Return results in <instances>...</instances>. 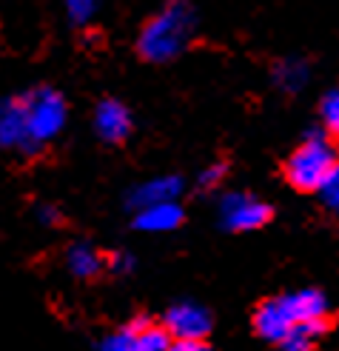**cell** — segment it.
<instances>
[{"label": "cell", "mask_w": 339, "mask_h": 351, "mask_svg": "<svg viewBox=\"0 0 339 351\" xmlns=\"http://www.w3.org/2000/svg\"><path fill=\"white\" fill-rule=\"evenodd\" d=\"M285 311L291 314L294 323H311V320H325V311H328V300L323 291L316 289H302L294 294H285L279 297Z\"/></svg>", "instance_id": "cell-10"}, {"label": "cell", "mask_w": 339, "mask_h": 351, "mask_svg": "<svg viewBox=\"0 0 339 351\" xmlns=\"http://www.w3.org/2000/svg\"><path fill=\"white\" fill-rule=\"evenodd\" d=\"M100 351H131V337L126 328L114 331V335H109L103 343H100Z\"/></svg>", "instance_id": "cell-21"}, {"label": "cell", "mask_w": 339, "mask_h": 351, "mask_svg": "<svg viewBox=\"0 0 339 351\" xmlns=\"http://www.w3.org/2000/svg\"><path fill=\"white\" fill-rule=\"evenodd\" d=\"M134 229L140 232H174L177 226L183 223V208L177 206V200H166V203H154V206H146L134 212Z\"/></svg>", "instance_id": "cell-9"}, {"label": "cell", "mask_w": 339, "mask_h": 351, "mask_svg": "<svg viewBox=\"0 0 339 351\" xmlns=\"http://www.w3.org/2000/svg\"><path fill=\"white\" fill-rule=\"evenodd\" d=\"M294 326H297V323L291 320V314L285 311L282 300L262 303V306L257 308V314H254V328H257V335L265 337V340H271V343H279Z\"/></svg>", "instance_id": "cell-12"}, {"label": "cell", "mask_w": 339, "mask_h": 351, "mask_svg": "<svg viewBox=\"0 0 339 351\" xmlns=\"http://www.w3.org/2000/svg\"><path fill=\"white\" fill-rule=\"evenodd\" d=\"M183 191V180L168 174V178H154L149 183L137 186L131 195H129V208L140 212L146 206H154V203H166V200H177Z\"/></svg>", "instance_id": "cell-11"}, {"label": "cell", "mask_w": 339, "mask_h": 351, "mask_svg": "<svg viewBox=\"0 0 339 351\" xmlns=\"http://www.w3.org/2000/svg\"><path fill=\"white\" fill-rule=\"evenodd\" d=\"M308 77H311V69L302 58H285L274 66V83L282 92H299L308 83Z\"/></svg>", "instance_id": "cell-14"}, {"label": "cell", "mask_w": 339, "mask_h": 351, "mask_svg": "<svg viewBox=\"0 0 339 351\" xmlns=\"http://www.w3.org/2000/svg\"><path fill=\"white\" fill-rule=\"evenodd\" d=\"M325 331V320L297 323L288 335L279 340V351H316V340Z\"/></svg>", "instance_id": "cell-15"}, {"label": "cell", "mask_w": 339, "mask_h": 351, "mask_svg": "<svg viewBox=\"0 0 339 351\" xmlns=\"http://www.w3.org/2000/svg\"><path fill=\"white\" fill-rule=\"evenodd\" d=\"M223 178H225V163H211L203 174H200V189H217L220 183H223Z\"/></svg>", "instance_id": "cell-22"}, {"label": "cell", "mask_w": 339, "mask_h": 351, "mask_svg": "<svg viewBox=\"0 0 339 351\" xmlns=\"http://www.w3.org/2000/svg\"><path fill=\"white\" fill-rule=\"evenodd\" d=\"M66 269L77 280L95 283L105 271V254L100 249H95L92 243H75L66 249Z\"/></svg>", "instance_id": "cell-8"}, {"label": "cell", "mask_w": 339, "mask_h": 351, "mask_svg": "<svg viewBox=\"0 0 339 351\" xmlns=\"http://www.w3.org/2000/svg\"><path fill=\"white\" fill-rule=\"evenodd\" d=\"M63 6H66V17H68V23L71 26H88L97 17L100 6H103V0H63Z\"/></svg>", "instance_id": "cell-16"}, {"label": "cell", "mask_w": 339, "mask_h": 351, "mask_svg": "<svg viewBox=\"0 0 339 351\" xmlns=\"http://www.w3.org/2000/svg\"><path fill=\"white\" fill-rule=\"evenodd\" d=\"M197 32V12L188 0H166L137 34V55L149 63L177 60Z\"/></svg>", "instance_id": "cell-1"}, {"label": "cell", "mask_w": 339, "mask_h": 351, "mask_svg": "<svg viewBox=\"0 0 339 351\" xmlns=\"http://www.w3.org/2000/svg\"><path fill=\"white\" fill-rule=\"evenodd\" d=\"M105 269L112 274H129L134 269V257L126 252H114V254H105Z\"/></svg>", "instance_id": "cell-19"}, {"label": "cell", "mask_w": 339, "mask_h": 351, "mask_svg": "<svg viewBox=\"0 0 339 351\" xmlns=\"http://www.w3.org/2000/svg\"><path fill=\"white\" fill-rule=\"evenodd\" d=\"M168 351H211L203 340H174Z\"/></svg>", "instance_id": "cell-23"}, {"label": "cell", "mask_w": 339, "mask_h": 351, "mask_svg": "<svg viewBox=\"0 0 339 351\" xmlns=\"http://www.w3.org/2000/svg\"><path fill=\"white\" fill-rule=\"evenodd\" d=\"M38 217H40V223L51 226V229H60V226H68V220L63 217V212H60L58 206H51V203H40V206H38Z\"/></svg>", "instance_id": "cell-20"}, {"label": "cell", "mask_w": 339, "mask_h": 351, "mask_svg": "<svg viewBox=\"0 0 339 351\" xmlns=\"http://www.w3.org/2000/svg\"><path fill=\"white\" fill-rule=\"evenodd\" d=\"M319 117H323L325 132L339 137V86L323 97V103H319Z\"/></svg>", "instance_id": "cell-17"}, {"label": "cell", "mask_w": 339, "mask_h": 351, "mask_svg": "<svg viewBox=\"0 0 339 351\" xmlns=\"http://www.w3.org/2000/svg\"><path fill=\"white\" fill-rule=\"evenodd\" d=\"M0 149H14L29 157V126L23 95L0 97Z\"/></svg>", "instance_id": "cell-6"}, {"label": "cell", "mask_w": 339, "mask_h": 351, "mask_svg": "<svg viewBox=\"0 0 339 351\" xmlns=\"http://www.w3.org/2000/svg\"><path fill=\"white\" fill-rule=\"evenodd\" d=\"M26 100V126H29V157L40 154L55 140L68 117L66 97L51 86H34L23 92Z\"/></svg>", "instance_id": "cell-2"}, {"label": "cell", "mask_w": 339, "mask_h": 351, "mask_svg": "<svg viewBox=\"0 0 339 351\" xmlns=\"http://www.w3.org/2000/svg\"><path fill=\"white\" fill-rule=\"evenodd\" d=\"M316 191H319V197H323V203H325L328 208L339 212V160L331 166V171L325 174L323 186H319Z\"/></svg>", "instance_id": "cell-18"}, {"label": "cell", "mask_w": 339, "mask_h": 351, "mask_svg": "<svg viewBox=\"0 0 339 351\" xmlns=\"http://www.w3.org/2000/svg\"><path fill=\"white\" fill-rule=\"evenodd\" d=\"M336 163V152L331 146V140L323 134H311L308 140L294 149V154L285 163V178L297 191H316L323 186L325 174Z\"/></svg>", "instance_id": "cell-3"}, {"label": "cell", "mask_w": 339, "mask_h": 351, "mask_svg": "<svg viewBox=\"0 0 339 351\" xmlns=\"http://www.w3.org/2000/svg\"><path fill=\"white\" fill-rule=\"evenodd\" d=\"M220 217H223V226L231 232H254L271 220V208L254 195L231 191V195L220 200Z\"/></svg>", "instance_id": "cell-4"}, {"label": "cell", "mask_w": 339, "mask_h": 351, "mask_svg": "<svg viewBox=\"0 0 339 351\" xmlns=\"http://www.w3.org/2000/svg\"><path fill=\"white\" fill-rule=\"evenodd\" d=\"M95 132L103 143H112V146L126 143L134 132V117L126 103L117 97H103L95 109Z\"/></svg>", "instance_id": "cell-5"}, {"label": "cell", "mask_w": 339, "mask_h": 351, "mask_svg": "<svg viewBox=\"0 0 339 351\" xmlns=\"http://www.w3.org/2000/svg\"><path fill=\"white\" fill-rule=\"evenodd\" d=\"M163 326L174 340H205L211 331V314L197 303H177L168 308Z\"/></svg>", "instance_id": "cell-7"}, {"label": "cell", "mask_w": 339, "mask_h": 351, "mask_svg": "<svg viewBox=\"0 0 339 351\" xmlns=\"http://www.w3.org/2000/svg\"><path fill=\"white\" fill-rule=\"evenodd\" d=\"M131 337V351H168L174 337L168 335L166 326H157L149 317H134L131 323L123 326Z\"/></svg>", "instance_id": "cell-13"}]
</instances>
